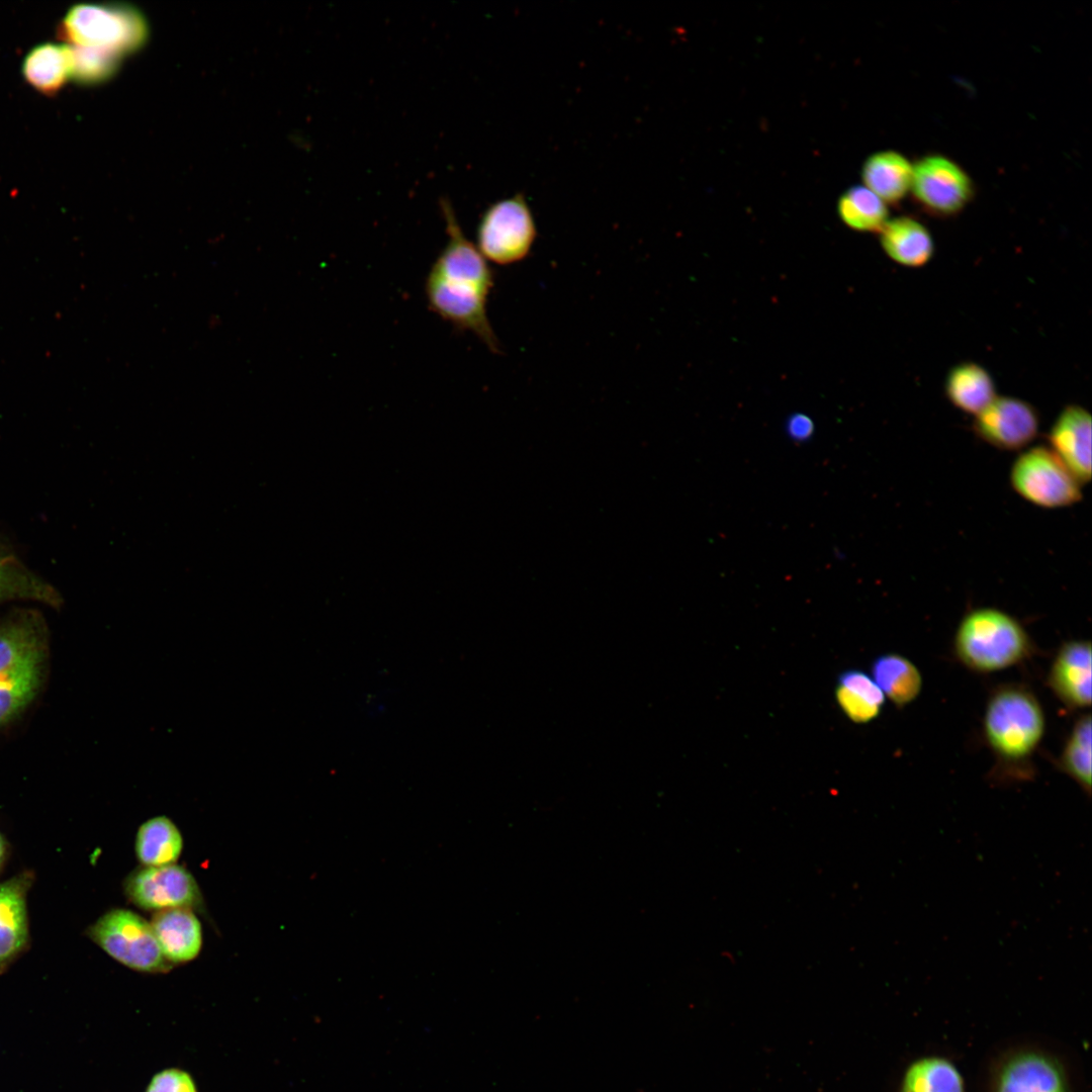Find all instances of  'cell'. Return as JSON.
<instances>
[{
  "label": "cell",
  "instance_id": "30",
  "mask_svg": "<svg viewBox=\"0 0 1092 1092\" xmlns=\"http://www.w3.org/2000/svg\"><path fill=\"white\" fill-rule=\"evenodd\" d=\"M815 431L813 421L803 413L790 416L786 423V433L793 441L804 443L809 441Z\"/></svg>",
  "mask_w": 1092,
  "mask_h": 1092
},
{
  "label": "cell",
  "instance_id": "6",
  "mask_svg": "<svg viewBox=\"0 0 1092 1092\" xmlns=\"http://www.w3.org/2000/svg\"><path fill=\"white\" fill-rule=\"evenodd\" d=\"M85 934L119 964L144 973H166L172 965L163 956L153 927L135 912L113 908L89 925Z\"/></svg>",
  "mask_w": 1092,
  "mask_h": 1092
},
{
  "label": "cell",
  "instance_id": "12",
  "mask_svg": "<svg viewBox=\"0 0 1092 1092\" xmlns=\"http://www.w3.org/2000/svg\"><path fill=\"white\" fill-rule=\"evenodd\" d=\"M34 873L25 870L0 883V975L30 945L27 895Z\"/></svg>",
  "mask_w": 1092,
  "mask_h": 1092
},
{
  "label": "cell",
  "instance_id": "31",
  "mask_svg": "<svg viewBox=\"0 0 1092 1092\" xmlns=\"http://www.w3.org/2000/svg\"><path fill=\"white\" fill-rule=\"evenodd\" d=\"M9 855V843L5 836L0 832V873L5 867V863Z\"/></svg>",
  "mask_w": 1092,
  "mask_h": 1092
},
{
  "label": "cell",
  "instance_id": "14",
  "mask_svg": "<svg viewBox=\"0 0 1092 1092\" xmlns=\"http://www.w3.org/2000/svg\"><path fill=\"white\" fill-rule=\"evenodd\" d=\"M995 1092H1069L1065 1072L1050 1056L1021 1052L1007 1059L998 1071Z\"/></svg>",
  "mask_w": 1092,
  "mask_h": 1092
},
{
  "label": "cell",
  "instance_id": "17",
  "mask_svg": "<svg viewBox=\"0 0 1092 1092\" xmlns=\"http://www.w3.org/2000/svg\"><path fill=\"white\" fill-rule=\"evenodd\" d=\"M880 234L884 252L899 265L918 268L926 265L933 257L934 242L930 232L913 217L898 216L890 219Z\"/></svg>",
  "mask_w": 1092,
  "mask_h": 1092
},
{
  "label": "cell",
  "instance_id": "16",
  "mask_svg": "<svg viewBox=\"0 0 1092 1092\" xmlns=\"http://www.w3.org/2000/svg\"><path fill=\"white\" fill-rule=\"evenodd\" d=\"M150 923L170 965L189 963L198 957L202 947V928L193 910L174 908L158 911Z\"/></svg>",
  "mask_w": 1092,
  "mask_h": 1092
},
{
  "label": "cell",
  "instance_id": "23",
  "mask_svg": "<svg viewBox=\"0 0 1092 1092\" xmlns=\"http://www.w3.org/2000/svg\"><path fill=\"white\" fill-rule=\"evenodd\" d=\"M836 698L844 714L856 723L875 719L885 703V695L876 681L861 670L840 674Z\"/></svg>",
  "mask_w": 1092,
  "mask_h": 1092
},
{
  "label": "cell",
  "instance_id": "25",
  "mask_svg": "<svg viewBox=\"0 0 1092 1092\" xmlns=\"http://www.w3.org/2000/svg\"><path fill=\"white\" fill-rule=\"evenodd\" d=\"M841 220L859 232H881L888 221L886 203L866 186H852L837 203Z\"/></svg>",
  "mask_w": 1092,
  "mask_h": 1092
},
{
  "label": "cell",
  "instance_id": "5",
  "mask_svg": "<svg viewBox=\"0 0 1092 1092\" xmlns=\"http://www.w3.org/2000/svg\"><path fill=\"white\" fill-rule=\"evenodd\" d=\"M146 23L139 13L121 5L78 4L70 8L58 27L69 46L113 52L121 57L146 38Z\"/></svg>",
  "mask_w": 1092,
  "mask_h": 1092
},
{
  "label": "cell",
  "instance_id": "3",
  "mask_svg": "<svg viewBox=\"0 0 1092 1092\" xmlns=\"http://www.w3.org/2000/svg\"><path fill=\"white\" fill-rule=\"evenodd\" d=\"M954 651L971 669L991 672L1022 660L1029 651V639L1012 616L980 608L963 618L954 637Z\"/></svg>",
  "mask_w": 1092,
  "mask_h": 1092
},
{
  "label": "cell",
  "instance_id": "7",
  "mask_svg": "<svg viewBox=\"0 0 1092 1092\" xmlns=\"http://www.w3.org/2000/svg\"><path fill=\"white\" fill-rule=\"evenodd\" d=\"M1010 482L1022 498L1044 509L1066 508L1082 499V484L1046 446L1022 452L1011 466Z\"/></svg>",
  "mask_w": 1092,
  "mask_h": 1092
},
{
  "label": "cell",
  "instance_id": "13",
  "mask_svg": "<svg viewBox=\"0 0 1092 1092\" xmlns=\"http://www.w3.org/2000/svg\"><path fill=\"white\" fill-rule=\"evenodd\" d=\"M1050 449L1083 485L1091 478V415L1079 404L1066 405L1048 434Z\"/></svg>",
  "mask_w": 1092,
  "mask_h": 1092
},
{
  "label": "cell",
  "instance_id": "28",
  "mask_svg": "<svg viewBox=\"0 0 1092 1092\" xmlns=\"http://www.w3.org/2000/svg\"><path fill=\"white\" fill-rule=\"evenodd\" d=\"M71 79L80 84H96L117 69L121 56L106 50L69 46Z\"/></svg>",
  "mask_w": 1092,
  "mask_h": 1092
},
{
  "label": "cell",
  "instance_id": "8",
  "mask_svg": "<svg viewBox=\"0 0 1092 1092\" xmlns=\"http://www.w3.org/2000/svg\"><path fill=\"white\" fill-rule=\"evenodd\" d=\"M531 210L522 195L492 204L483 214L477 230V249L498 265L525 259L536 239Z\"/></svg>",
  "mask_w": 1092,
  "mask_h": 1092
},
{
  "label": "cell",
  "instance_id": "22",
  "mask_svg": "<svg viewBox=\"0 0 1092 1092\" xmlns=\"http://www.w3.org/2000/svg\"><path fill=\"white\" fill-rule=\"evenodd\" d=\"M135 853L143 867L175 863L183 849V838L176 824L167 816H156L138 829Z\"/></svg>",
  "mask_w": 1092,
  "mask_h": 1092
},
{
  "label": "cell",
  "instance_id": "19",
  "mask_svg": "<svg viewBox=\"0 0 1092 1092\" xmlns=\"http://www.w3.org/2000/svg\"><path fill=\"white\" fill-rule=\"evenodd\" d=\"M944 391L957 408L974 416L997 396L991 374L982 365L971 361L957 364L948 371Z\"/></svg>",
  "mask_w": 1092,
  "mask_h": 1092
},
{
  "label": "cell",
  "instance_id": "15",
  "mask_svg": "<svg viewBox=\"0 0 1092 1092\" xmlns=\"http://www.w3.org/2000/svg\"><path fill=\"white\" fill-rule=\"evenodd\" d=\"M1049 684L1068 707L1082 709L1091 704V644L1069 641L1057 653L1049 674Z\"/></svg>",
  "mask_w": 1092,
  "mask_h": 1092
},
{
  "label": "cell",
  "instance_id": "10",
  "mask_svg": "<svg viewBox=\"0 0 1092 1092\" xmlns=\"http://www.w3.org/2000/svg\"><path fill=\"white\" fill-rule=\"evenodd\" d=\"M917 202L928 212L953 215L970 202L973 186L966 172L942 156H927L913 167L911 187Z\"/></svg>",
  "mask_w": 1092,
  "mask_h": 1092
},
{
  "label": "cell",
  "instance_id": "24",
  "mask_svg": "<svg viewBox=\"0 0 1092 1092\" xmlns=\"http://www.w3.org/2000/svg\"><path fill=\"white\" fill-rule=\"evenodd\" d=\"M873 679L895 705L904 706L914 701L922 688L918 668L906 657L886 654L878 657L872 666Z\"/></svg>",
  "mask_w": 1092,
  "mask_h": 1092
},
{
  "label": "cell",
  "instance_id": "26",
  "mask_svg": "<svg viewBox=\"0 0 1092 1092\" xmlns=\"http://www.w3.org/2000/svg\"><path fill=\"white\" fill-rule=\"evenodd\" d=\"M902 1092H964V1084L951 1063L940 1058H926L909 1067Z\"/></svg>",
  "mask_w": 1092,
  "mask_h": 1092
},
{
  "label": "cell",
  "instance_id": "9",
  "mask_svg": "<svg viewBox=\"0 0 1092 1092\" xmlns=\"http://www.w3.org/2000/svg\"><path fill=\"white\" fill-rule=\"evenodd\" d=\"M123 891L132 904L148 911L203 909V897L196 880L189 871L176 863L135 869L124 879Z\"/></svg>",
  "mask_w": 1092,
  "mask_h": 1092
},
{
  "label": "cell",
  "instance_id": "2",
  "mask_svg": "<svg viewBox=\"0 0 1092 1092\" xmlns=\"http://www.w3.org/2000/svg\"><path fill=\"white\" fill-rule=\"evenodd\" d=\"M48 660V626L38 611L20 609L0 620V728L34 702Z\"/></svg>",
  "mask_w": 1092,
  "mask_h": 1092
},
{
  "label": "cell",
  "instance_id": "27",
  "mask_svg": "<svg viewBox=\"0 0 1092 1092\" xmlns=\"http://www.w3.org/2000/svg\"><path fill=\"white\" fill-rule=\"evenodd\" d=\"M1091 717L1078 719L1060 757V767L1087 794L1091 792Z\"/></svg>",
  "mask_w": 1092,
  "mask_h": 1092
},
{
  "label": "cell",
  "instance_id": "20",
  "mask_svg": "<svg viewBox=\"0 0 1092 1092\" xmlns=\"http://www.w3.org/2000/svg\"><path fill=\"white\" fill-rule=\"evenodd\" d=\"M913 167L901 154L883 151L870 156L861 169L868 189L884 202L900 201L911 187Z\"/></svg>",
  "mask_w": 1092,
  "mask_h": 1092
},
{
  "label": "cell",
  "instance_id": "29",
  "mask_svg": "<svg viewBox=\"0 0 1092 1092\" xmlns=\"http://www.w3.org/2000/svg\"><path fill=\"white\" fill-rule=\"evenodd\" d=\"M147 1092H196V1087L186 1072L167 1069L153 1077Z\"/></svg>",
  "mask_w": 1092,
  "mask_h": 1092
},
{
  "label": "cell",
  "instance_id": "21",
  "mask_svg": "<svg viewBox=\"0 0 1092 1092\" xmlns=\"http://www.w3.org/2000/svg\"><path fill=\"white\" fill-rule=\"evenodd\" d=\"M21 72L33 89L56 94L71 79L67 44L43 42L32 48L24 57Z\"/></svg>",
  "mask_w": 1092,
  "mask_h": 1092
},
{
  "label": "cell",
  "instance_id": "11",
  "mask_svg": "<svg viewBox=\"0 0 1092 1092\" xmlns=\"http://www.w3.org/2000/svg\"><path fill=\"white\" fill-rule=\"evenodd\" d=\"M973 430L985 443L1001 450H1019L1039 431V417L1029 402L1014 396H996L975 416Z\"/></svg>",
  "mask_w": 1092,
  "mask_h": 1092
},
{
  "label": "cell",
  "instance_id": "18",
  "mask_svg": "<svg viewBox=\"0 0 1092 1092\" xmlns=\"http://www.w3.org/2000/svg\"><path fill=\"white\" fill-rule=\"evenodd\" d=\"M12 600L34 601L53 608L63 604L62 596L51 583L0 544V604Z\"/></svg>",
  "mask_w": 1092,
  "mask_h": 1092
},
{
  "label": "cell",
  "instance_id": "4",
  "mask_svg": "<svg viewBox=\"0 0 1092 1092\" xmlns=\"http://www.w3.org/2000/svg\"><path fill=\"white\" fill-rule=\"evenodd\" d=\"M984 731L997 755L1005 760H1022L1042 738L1044 715L1036 698L1027 690L1001 688L988 702Z\"/></svg>",
  "mask_w": 1092,
  "mask_h": 1092
},
{
  "label": "cell",
  "instance_id": "1",
  "mask_svg": "<svg viewBox=\"0 0 1092 1092\" xmlns=\"http://www.w3.org/2000/svg\"><path fill=\"white\" fill-rule=\"evenodd\" d=\"M441 206L448 242L426 279L428 305L456 329L474 334L492 353H500L486 312L492 271L477 247L464 236L450 204L442 201Z\"/></svg>",
  "mask_w": 1092,
  "mask_h": 1092
}]
</instances>
